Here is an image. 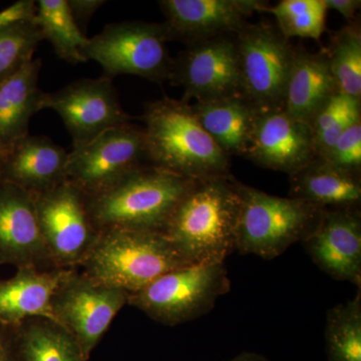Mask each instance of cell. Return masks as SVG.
Returning a JSON list of instances; mask_svg holds the SVG:
<instances>
[{
    "instance_id": "22",
    "label": "cell",
    "mask_w": 361,
    "mask_h": 361,
    "mask_svg": "<svg viewBox=\"0 0 361 361\" xmlns=\"http://www.w3.org/2000/svg\"><path fill=\"white\" fill-rule=\"evenodd\" d=\"M202 127L221 149L246 157L260 111L244 96H234L192 104Z\"/></svg>"
},
{
    "instance_id": "15",
    "label": "cell",
    "mask_w": 361,
    "mask_h": 361,
    "mask_svg": "<svg viewBox=\"0 0 361 361\" xmlns=\"http://www.w3.org/2000/svg\"><path fill=\"white\" fill-rule=\"evenodd\" d=\"M164 21L171 40H197L236 35L255 13H266L260 0H161Z\"/></svg>"
},
{
    "instance_id": "29",
    "label": "cell",
    "mask_w": 361,
    "mask_h": 361,
    "mask_svg": "<svg viewBox=\"0 0 361 361\" xmlns=\"http://www.w3.org/2000/svg\"><path fill=\"white\" fill-rule=\"evenodd\" d=\"M361 120V99L337 92L311 122L316 149L322 158L350 126Z\"/></svg>"
},
{
    "instance_id": "12",
    "label": "cell",
    "mask_w": 361,
    "mask_h": 361,
    "mask_svg": "<svg viewBox=\"0 0 361 361\" xmlns=\"http://www.w3.org/2000/svg\"><path fill=\"white\" fill-rule=\"evenodd\" d=\"M170 82L184 89L182 101L190 104L242 94L236 35H219L188 44L173 59Z\"/></svg>"
},
{
    "instance_id": "30",
    "label": "cell",
    "mask_w": 361,
    "mask_h": 361,
    "mask_svg": "<svg viewBox=\"0 0 361 361\" xmlns=\"http://www.w3.org/2000/svg\"><path fill=\"white\" fill-rule=\"evenodd\" d=\"M44 39L33 21H20L0 30V82L33 59Z\"/></svg>"
},
{
    "instance_id": "23",
    "label": "cell",
    "mask_w": 361,
    "mask_h": 361,
    "mask_svg": "<svg viewBox=\"0 0 361 361\" xmlns=\"http://www.w3.org/2000/svg\"><path fill=\"white\" fill-rule=\"evenodd\" d=\"M292 198L322 209L355 208L361 201L360 176L350 174L317 158L289 176Z\"/></svg>"
},
{
    "instance_id": "32",
    "label": "cell",
    "mask_w": 361,
    "mask_h": 361,
    "mask_svg": "<svg viewBox=\"0 0 361 361\" xmlns=\"http://www.w3.org/2000/svg\"><path fill=\"white\" fill-rule=\"evenodd\" d=\"M37 2L33 0H20L13 6L0 11V30L16 25L20 21L35 20Z\"/></svg>"
},
{
    "instance_id": "28",
    "label": "cell",
    "mask_w": 361,
    "mask_h": 361,
    "mask_svg": "<svg viewBox=\"0 0 361 361\" xmlns=\"http://www.w3.org/2000/svg\"><path fill=\"white\" fill-rule=\"evenodd\" d=\"M327 11L324 0H281L266 9L274 16L278 30L287 39L319 40L326 27Z\"/></svg>"
},
{
    "instance_id": "17",
    "label": "cell",
    "mask_w": 361,
    "mask_h": 361,
    "mask_svg": "<svg viewBox=\"0 0 361 361\" xmlns=\"http://www.w3.org/2000/svg\"><path fill=\"white\" fill-rule=\"evenodd\" d=\"M302 243L323 272L361 288L360 207L326 209L319 224Z\"/></svg>"
},
{
    "instance_id": "10",
    "label": "cell",
    "mask_w": 361,
    "mask_h": 361,
    "mask_svg": "<svg viewBox=\"0 0 361 361\" xmlns=\"http://www.w3.org/2000/svg\"><path fill=\"white\" fill-rule=\"evenodd\" d=\"M130 294L113 288L75 269H68L51 299L56 322L77 339L85 355L94 349L118 313L127 305Z\"/></svg>"
},
{
    "instance_id": "24",
    "label": "cell",
    "mask_w": 361,
    "mask_h": 361,
    "mask_svg": "<svg viewBox=\"0 0 361 361\" xmlns=\"http://www.w3.org/2000/svg\"><path fill=\"white\" fill-rule=\"evenodd\" d=\"M18 361H89L80 344L58 322L32 317L18 326Z\"/></svg>"
},
{
    "instance_id": "27",
    "label": "cell",
    "mask_w": 361,
    "mask_h": 361,
    "mask_svg": "<svg viewBox=\"0 0 361 361\" xmlns=\"http://www.w3.org/2000/svg\"><path fill=\"white\" fill-rule=\"evenodd\" d=\"M330 71L341 94L361 99V30L353 21L334 32L324 49Z\"/></svg>"
},
{
    "instance_id": "14",
    "label": "cell",
    "mask_w": 361,
    "mask_h": 361,
    "mask_svg": "<svg viewBox=\"0 0 361 361\" xmlns=\"http://www.w3.org/2000/svg\"><path fill=\"white\" fill-rule=\"evenodd\" d=\"M59 269L45 246L35 196L13 183L0 180V266Z\"/></svg>"
},
{
    "instance_id": "11",
    "label": "cell",
    "mask_w": 361,
    "mask_h": 361,
    "mask_svg": "<svg viewBox=\"0 0 361 361\" xmlns=\"http://www.w3.org/2000/svg\"><path fill=\"white\" fill-rule=\"evenodd\" d=\"M35 208L42 239L59 269L82 266L99 232L92 224L85 195L66 180L35 195Z\"/></svg>"
},
{
    "instance_id": "7",
    "label": "cell",
    "mask_w": 361,
    "mask_h": 361,
    "mask_svg": "<svg viewBox=\"0 0 361 361\" xmlns=\"http://www.w3.org/2000/svg\"><path fill=\"white\" fill-rule=\"evenodd\" d=\"M170 35L164 23L123 21L111 23L87 40L82 49L87 61L103 68L104 75H137L157 84L170 80L173 59Z\"/></svg>"
},
{
    "instance_id": "3",
    "label": "cell",
    "mask_w": 361,
    "mask_h": 361,
    "mask_svg": "<svg viewBox=\"0 0 361 361\" xmlns=\"http://www.w3.org/2000/svg\"><path fill=\"white\" fill-rule=\"evenodd\" d=\"M195 182L163 169L145 166L106 191L85 196L90 220L99 233L130 230L163 234Z\"/></svg>"
},
{
    "instance_id": "26",
    "label": "cell",
    "mask_w": 361,
    "mask_h": 361,
    "mask_svg": "<svg viewBox=\"0 0 361 361\" xmlns=\"http://www.w3.org/2000/svg\"><path fill=\"white\" fill-rule=\"evenodd\" d=\"M325 346L329 361H361V288L327 311Z\"/></svg>"
},
{
    "instance_id": "5",
    "label": "cell",
    "mask_w": 361,
    "mask_h": 361,
    "mask_svg": "<svg viewBox=\"0 0 361 361\" xmlns=\"http://www.w3.org/2000/svg\"><path fill=\"white\" fill-rule=\"evenodd\" d=\"M241 208L235 250L265 260L279 257L314 231L326 209L301 199L274 196L238 180Z\"/></svg>"
},
{
    "instance_id": "18",
    "label": "cell",
    "mask_w": 361,
    "mask_h": 361,
    "mask_svg": "<svg viewBox=\"0 0 361 361\" xmlns=\"http://www.w3.org/2000/svg\"><path fill=\"white\" fill-rule=\"evenodd\" d=\"M68 152L49 137L27 135L6 149L1 180L35 196L68 180Z\"/></svg>"
},
{
    "instance_id": "19",
    "label": "cell",
    "mask_w": 361,
    "mask_h": 361,
    "mask_svg": "<svg viewBox=\"0 0 361 361\" xmlns=\"http://www.w3.org/2000/svg\"><path fill=\"white\" fill-rule=\"evenodd\" d=\"M68 269L20 268L8 279H0V322L18 326L28 318L56 322L51 299Z\"/></svg>"
},
{
    "instance_id": "1",
    "label": "cell",
    "mask_w": 361,
    "mask_h": 361,
    "mask_svg": "<svg viewBox=\"0 0 361 361\" xmlns=\"http://www.w3.org/2000/svg\"><path fill=\"white\" fill-rule=\"evenodd\" d=\"M241 199L232 175L196 180L163 234L189 264L224 263L235 250Z\"/></svg>"
},
{
    "instance_id": "21",
    "label": "cell",
    "mask_w": 361,
    "mask_h": 361,
    "mask_svg": "<svg viewBox=\"0 0 361 361\" xmlns=\"http://www.w3.org/2000/svg\"><path fill=\"white\" fill-rule=\"evenodd\" d=\"M337 92L325 51L313 54L297 47L285 94V111L310 125L318 111Z\"/></svg>"
},
{
    "instance_id": "2",
    "label": "cell",
    "mask_w": 361,
    "mask_h": 361,
    "mask_svg": "<svg viewBox=\"0 0 361 361\" xmlns=\"http://www.w3.org/2000/svg\"><path fill=\"white\" fill-rule=\"evenodd\" d=\"M142 121L149 165L194 180L231 175V158L202 127L192 104L164 97L146 104Z\"/></svg>"
},
{
    "instance_id": "37",
    "label": "cell",
    "mask_w": 361,
    "mask_h": 361,
    "mask_svg": "<svg viewBox=\"0 0 361 361\" xmlns=\"http://www.w3.org/2000/svg\"><path fill=\"white\" fill-rule=\"evenodd\" d=\"M4 155H6V151H4V149L0 146V159L4 158Z\"/></svg>"
},
{
    "instance_id": "13",
    "label": "cell",
    "mask_w": 361,
    "mask_h": 361,
    "mask_svg": "<svg viewBox=\"0 0 361 361\" xmlns=\"http://www.w3.org/2000/svg\"><path fill=\"white\" fill-rule=\"evenodd\" d=\"M56 111L73 137V146L96 139L111 128L130 122L113 78H82L54 92H45L44 110Z\"/></svg>"
},
{
    "instance_id": "34",
    "label": "cell",
    "mask_w": 361,
    "mask_h": 361,
    "mask_svg": "<svg viewBox=\"0 0 361 361\" xmlns=\"http://www.w3.org/2000/svg\"><path fill=\"white\" fill-rule=\"evenodd\" d=\"M0 361H18V326L0 322Z\"/></svg>"
},
{
    "instance_id": "8",
    "label": "cell",
    "mask_w": 361,
    "mask_h": 361,
    "mask_svg": "<svg viewBox=\"0 0 361 361\" xmlns=\"http://www.w3.org/2000/svg\"><path fill=\"white\" fill-rule=\"evenodd\" d=\"M242 94L260 113L283 110L295 49L277 27L247 23L236 33Z\"/></svg>"
},
{
    "instance_id": "31",
    "label": "cell",
    "mask_w": 361,
    "mask_h": 361,
    "mask_svg": "<svg viewBox=\"0 0 361 361\" xmlns=\"http://www.w3.org/2000/svg\"><path fill=\"white\" fill-rule=\"evenodd\" d=\"M322 159L341 170L360 176L361 120L350 126Z\"/></svg>"
},
{
    "instance_id": "20",
    "label": "cell",
    "mask_w": 361,
    "mask_h": 361,
    "mask_svg": "<svg viewBox=\"0 0 361 361\" xmlns=\"http://www.w3.org/2000/svg\"><path fill=\"white\" fill-rule=\"evenodd\" d=\"M42 59H33L0 82V146L4 151L30 135V118L44 110L39 87Z\"/></svg>"
},
{
    "instance_id": "25",
    "label": "cell",
    "mask_w": 361,
    "mask_h": 361,
    "mask_svg": "<svg viewBox=\"0 0 361 361\" xmlns=\"http://www.w3.org/2000/svg\"><path fill=\"white\" fill-rule=\"evenodd\" d=\"M35 23L59 59L73 65L87 63L82 49L89 39L75 23L68 0L37 1Z\"/></svg>"
},
{
    "instance_id": "16",
    "label": "cell",
    "mask_w": 361,
    "mask_h": 361,
    "mask_svg": "<svg viewBox=\"0 0 361 361\" xmlns=\"http://www.w3.org/2000/svg\"><path fill=\"white\" fill-rule=\"evenodd\" d=\"M245 158L291 176L319 158L310 123L283 110L259 114Z\"/></svg>"
},
{
    "instance_id": "35",
    "label": "cell",
    "mask_w": 361,
    "mask_h": 361,
    "mask_svg": "<svg viewBox=\"0 0 361 361\" xmlns=\"http://www.w3.org/2000/svg\"><path fill=\"white\" fill-rule=\"evenodd\" d=\"M327 9H334L345 20L355 21L356 13L360 9V0H324Z\"/></svg>"
},
{
    "instance_id": "36",
    "label": "cell",
    "mask_w": 361,
    "mask_h": 361,
    "mask_svg": "<svg viewBox=\"0 0 361 361\" xmlns=\"http://www.w3.org/2000/svg\"><path fill=\"white\" fill-rule=\"evenodd\" d=\"M228 361H270L266 358L264 355H259V353H251V351H244L240 355L235 356L232 360Z\"/></svg>"
},
{
    "instance_id": "9",
    "label": "cell",
    "mask_w": 361,
    "mask_h": 361,
    "mask_svg": "<svg viewBox=\"0 0 361 361\" xmlns=\"http://www.w3.org/2000/svg\"><path fill=\"white\" fill-rule=\"evenodd\" d=\"M149 165L144 128L132 123L111 128L68 152V180L85 196L106 191Z\"/></svg>"
},
{
    "instance_id": "4",
    "label": "cell",
    "mask_w": 361,
    "mask_h": 361,
    "mask_svg": "<svg viewBox=\"0 0 361 361\" xmlns=\"http://www.w3.org/2000/svg\"><path fill=\"white\" fill-rule=\"evenodd\" d=\"M186 265L161 233L111 230L99 233L80 267L94 281L132 294Z\"/></svg>"
},
{
    "instance_id": "6",
    "label": "cell",
    "mask_w": 361,
    "mask_h": 361,
    "mask_svg": "<svg viewBox=\"0 0 361 361\" xmlns=\"http://www.w3.org/2000/svg\"><path fill=\"white\" fill-rule=\"evenodd\" d=\"M231 288L224 263L183 266L130 294L129 305L161 324L176 326L213 310Z\"/></svg>"
},
{
    "instance_id": "33",
    "label": "cell",
    "mask_w": 361,
    "mask_h": 361,
    "mask_svg": "<svg viewBox=\"0 0 361 361\" xmlns=\"http://www.w3.org/2000/svg\"><path fill=\"white\" fill-rule=\"evenodd\" d=\"M68 6L78 23V27L85 33L87 23L99 7L103 6L104 0H68Z\"/></svg>"
},
{
    "instance_id": "38",
    "label": "cell",
    "mask_w": 361,
    "mask_h": 361,
    "mask_svg": "<svg viewBox=\"0 0 361 361\" xmlns=\"http://www.w3.org/2000/svg\"><path fill=\"white\" fill-rule=\"evenodd\" d=\"M0 180H1V159H0Z\"/></svg>"
}]
</instances>
